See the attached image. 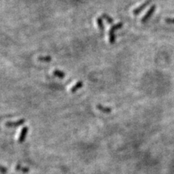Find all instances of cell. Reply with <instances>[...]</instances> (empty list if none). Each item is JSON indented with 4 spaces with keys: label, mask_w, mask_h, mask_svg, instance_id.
<instances>
[{
    "label": "cell",
    "mask_w": 174,
    "mask_h": 174,
    "mask_svg": "<svg viewBox=\"0 0 174 174\" xmlns=\"http://www.w3.org/2000/svg\"><path fill=\"white\" fill-rule=\"evenodd\" d=\"M7 171H8V170H7V168L4 167V166H1V165H0V173L5 174L6 173H7Z\"/></svg>",
    "instance_id": "4fadbf2b"
},
{
    "label": "cell",
    "mask_w": 174,
    "mask_h": 174,
    "mask_svg": "<svg viewBox=\"0 0 174 174\" xmlns=\"http://www.w3.org/2000/svg\"><path fill=\"white\" fill-rule=\"evenodd\" d=\"M96 25H97L98 28H99V31H100L101 32L105 31V25H104L103 21H102V17H96Z\"/></svg>",
    "instance_id": "52a82bcc"
},
{
    "label": "cell",
    "mask_w": 174,
    "mask_h": 174,
    "mask_svg": "<svg viewBox=\"0 0 174 174\" xmlns=\"http://www.w3.org/2000/svg\"><path fill=\"white\" fill-rule=\"evenodd\" d=\"M165 21L168 24H174V17H167L165 19Z\"/></svg>",
    "instance_id": "7c38bea8"
},
{
    "label": "cell",
    "mask_w": 174,
    "mask_h": 174,
    "mask_svg": "<svg viewBox=\"0 0 174 174\" xmlns=\"http://www.w3.org/2000/svg\"><path fill=\"white\" fill-rule=\"evenodd\" d=\"M123 26V23L120 22V23H116V24L113 25L112 27L110 28L109 32H108V38H109V42L111 44H113L115 42V39H116V36H115V31L121 29V28Z\"/></svg>",
    "instance_id": "6da1fadb"
},
{
    "label": "cell",
    "mask_w": 174,
    "mask_h": 174,
    "mask_svg": "<svg viewBox=\"0 0 174 174\" xmlns=\"http://www.w3.org/2000/svg\"><path fill=\"white\" fill-rule=\"evenodd\" d=\"M155 10H156V6L155 5V4L152 5L151 7H150V8L148 10V11H147V12L145 13V15L141 17V23H146V22L148 21V20L150 19V17H151L152 16H153V15L154 14Z\"/></svg>",
    "instance_id": "7a4b0ae2"
},
{
    "label": "cell",
    "mask_w": 174,
    "mask_h": 174,
    "mask_svg": "<svg viewBox=\"0 0 174 174\" xmlns=\"http://www.w3.org/2000/svg\"><path fill=\"white\" fill-rule=\"evenodd\" d=\"M101 17H102V19H104V20H106V22L108 24H112V23H113V19H112L110 16L108 15L107 14L103 13V14L102 15V16H101Z\"/></svg>",
    "instance_id": "9c48e42d"
},
{
    "label": "cell",
    "mask_w": 174,
    "mask_h": 174,
    "mask_svg": "<svg viewBox=\"0 0 174 174\" xmlns=\"http://www.w3.org/2000/svg\"><path fill=\"white\" fill-rule=\"evenodd\" d=\"M28 131V128L27 126H25L22 128L21 131H20V136L18 137V142L19 143H23L25 141V139L26 138L27 136Z\"/></svg>",
    "instance_id": "277c9868"
},
{
    "label": "cell",
    "mask_w": 174,
    "mask_h": 174,
    "mask_svg": "<svg viewBox=\"0 0 174 174\" xmlns=\"http://www.w3.org/2000/svg\"><path fill=\"white\" fill-rule=\"evenodd\" d=\"M96 108H97L99 111L104 112V113H110V112H112V109H111V108L103 106V105H100V104L96 105Z\"/></svg>",
    "instance_id": "ba28073f"
},
{
    "label": "cell",
    "mask_w": 174,
    "mask_h": 174,
    "mask_svg": "<svg viewBox=\"0 0 174 174\" xmlns=\"http://www.w3.org/2000/svg\"><path fill=\"white\" fill-rule=\"evenodd\" d=\"M25 120H19L17 121H15V122H7L6 123L5 125H7V127H16V126H19V125H22L23 123H24Z\"/></svg>",
    "instance_id": "8992f818"
},
{
    "label": "cell",
    "mask_w": 174,
    "mask_h": 174,
    "mask_svg": "<svg viewBox=\"0 0 174 174\" xmlns=\"http://www.w3.org/2000/svg\"><path fill=\"white\" fill-rule=\"evenodd\" d=\"M16 171H18L22 172V173H28L29 172V168L26 167H23V166H20V165H17L15 167Z\"/></svg>",
    "instance_id": "8fae6325"
},
{
    "label": "cell",
    "mask_w": 174,
    "mask_h": 174,
    "mask_svg": "<svg viewBox=\"0 0 174 174\" xmlns=\"http://www.w3.org/2000/svg\"><path fill=\"white\" fill-rule=\"evenodd\" d=\"M39 60L42 61H44V62H49L51 60V58L50 57H42Z\"/></svg>",
    "instance_id": "5bb4252c"
},
{
    "label": "cell",
    "mask_w": 174,
    "mask_h": 174,
    "mask_svg": "<svg viewBox=\"0 0 174 174\" xmlns=\"http://www.w3.org/2000/svg\"><path fill=\"white\" fill-rule=\"evenodd\" d=\"M83 86H84V83H83V81H78V82L76 83V84H74V85L72 87H71V92H72V93H74V92H77V91L79 90L80 89H81Z\"/></svg>",
    "instance_id": "5b68a950"
},
{
    "label": "cell",
    "mask_w": 174,
    "mask_h": 174,
    "mask_svg": "<svg viewBox=\"0 0 174 174\" xmlns=\"http://www.w3.org/2000/svg\"><path fill=\"white\" fill-rule=\"evenodd\" d=\"M150 2H151V0H147L146 1H144V3L140 4L138 7H137V8H135L133 10V14H134V15H139V13H141V12L150 4Z\"/></svg>",
    "instance_id": "3957f363"
},
{
    "label": "cell",
    "mask_w": 174,
    "mask_h": 174,
    "mask_svg": "<svg viewBox=\"0 0 174 174\" xmlns=\"http://www.w3.org/2000/svg\"><path fill=\"white\" fill-rule=\"evenodd\" d=\"M53 74L55 76L58 77L60 78H65V73L62 72V71H59V70H55V71H53Z\"/></svg>",
    "instance_id": "30bf717a"
}]
</instances>
